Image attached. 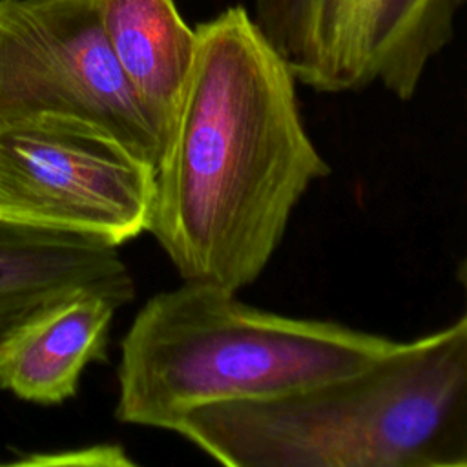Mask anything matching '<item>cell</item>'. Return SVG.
<instances>
[{
  "mask_svg": "<svg viewBox=\"0 0 467 467\" xmlns=\"http://www.w3.org/2000/svg\"><path fill=\"white\" fill-rule=\"evenodd\" d=\"M197 49L162 157L148 232L182 281L252 285L308 186L330 173L296 78L243 7L195 27Z\"/></svg>",
  "mask_w": 467,
  "mask_h": 467,
  "instance_id": "obj_1",
  "label": "cell"
},
{
  "mask_svg": "<svg viewBox=\"0 0 467 467\" xmlns=\"http://www.w3.org/2000/svg\"><path fill=\"white\" fill-rule=\"evenodd\" d=\"M173 432L228 467H467V319L305 389L197 407Z\"/></svg>",
  "mask_w": 467,
  "mask_h": 467,
  "instance_id": "obj_2",
  "label": "cell"
},
{
  "mask_svg": "<svg viewBox=\"0 0 467 467\" xmlns=\"http://www.w3.org/2000/svg\"><path fill=\"white\" fill-rule=\"evenodd\" d=\"M394 345L379 334L266 312L226 288L182 281L151 296L120 341L115 418L175 431L197 407L305 389L363 368Z\"/></svg>",
  "mask_w": 467,
  "mask_h": 467,
  "instance_id": "obj_3",
  "label": "cell"
},
{
  "mask_svg": "<svg viewBox=\"0 0 467 467\" xmlns=\"http://www.w3.org/2000/svg\"><path fill=\"white\" fill-rule=\"evenodd\" d=\"M71 119L157 168L166 140L124 77L97 0H0V128Z\"/></svg>",
  "mask_w": 467,
  "mask_h": 467,
  "instance_id": "obj_4",
  "label": "cell"
},
{
  "mask_svg": "<svg viewBox=\"0 0 467 467\" xmlns=\"http://www.w3.org/2000/svg\"><path fill=\"white\" fill-rule=\"evenodd\" d=\"M155 168L100 130L58 117L0 128V217L120 246L148 232Z\"/></svg>",
  "mask_w": 467,
  "mask_h": 467,
  "instance_id": "obj_5",
  "label": "cell"
},
{
  "mask_svg": "<svg viewBox=\"0 0 467 467\" xmlns=\"http://www.w3.org/2000/svg\"><path fill=\"white\" fill-rule=\"evenodd\" d=\"M467 0H254V22L305 86L381 84L409 100Z\"/></svg>",
  "mask_w": 467,
  "mask_h": 467,
  "instance_id": "obj_6",
  "label": "cell"
},
{
  "mask_svg": "<svg viewBox=\"0 0 467 467\" xmlns=\"http://www.w3.org/2000/svg\"><path fill=\"white\" fill-rule=\"evenodd\" d=\"M77 292L100 294L117 308L133 301L135 281L117 244L0 217V339Z\"/></svg>",
  "mask_w": 467,
  "mask_h": 467,
  "instance_id": "obj_7",
  "label": "cell"
},
{
  "mask_svg": "<svg viewBox=\"0 0 467 467\" xmlns=\"http://www.w3.org/2000/svg\"><path fill=\"white\" fill-rule=\"evenodd\" d=\"M117 310L95 292H77L36 310L0 339V389L38 405L73 398L84 368L106 359Z\"/></svg>",
  "mask_w": 467,
  "mask_h": 467,
  "instance_id": "obj_8",
  "label": "cell"
},
{
  "mask_svg": "<svg viewBox=\"0 0 467 467\" xmlns=\"http://www.w3.org/2000/svg\"><path fill=\"white\" fill-rule=\"evenodd\" d=\"M97 2L124 77L168 142L195 58V29L182 20L173 0Z\"/></svg>",
  "mask_w": 467,
  "mask_h": 467,
  "instance_id": "obj_9",
  "label": "cell"
},
{
  "mask_svg": "<svg viewBox=\"0 0 467 467\" xmlns=\"http://www.w3.org/2000/svg\"><path fill=\"white\" fill-rule=\"evenodd\" d=\"M460 281H462V286L465 290V314H463V317L467 319V252H465V257H463V263H462V268H460Z\"/></svg>",
  "mask_w": 467,
  "mask_h": 467,
  "instance_id": "obj_10",
  "label": "cell"
}]
</instances>
